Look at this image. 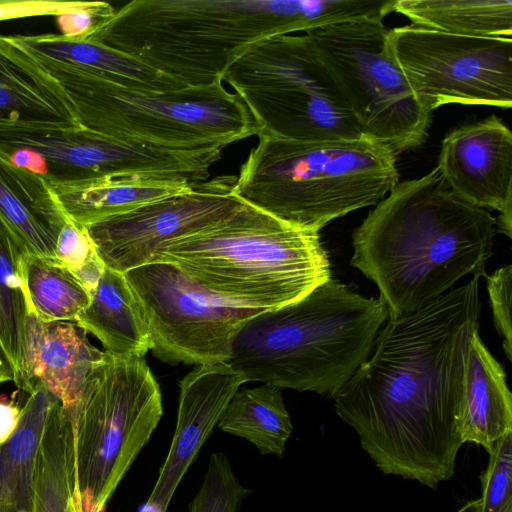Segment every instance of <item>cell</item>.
Returning <instances> with one entry per match:
<instances>
[{
  "instance_id": "6da1fadb",
  "label": "cell",
  "mask_w": 512,
  "mask_h": 512,
  "mask_svg": "<svg viewBox=\"0 0 512 512\" xmlns=\"http://www.w3.org/2000/svg\"><path fill=\"white\" fill-rule=\"evenodd\" d=\"M479 279L388 317L368 359L334 398L337 415L385 475L436 489L455 473L466 360L481 314Z\"/></svg>"
},
{
  "instance_id": "7a4b0ae2",
  "label": "cell",
  "mask_w": 512,
  "mask_h": 512,
  "mask_svg": "<svg viewBox=\"0 0 512 512\" xmlns=\"http://www.w3.org/2000/svg\"><path fill=\"white\" fill-rule=\"evenodd\" d=\"M381 13L377 0H134L85 39L201 87L265 39Z\"/></svg>"
},
{
  "instance_id": "3957f363",
  "label": "cell",
  "mask_w": 512,
  "mask_h": 512,
  "mask_svg": "<svg viewBox=\"0 0 512 512\" xmlns=\"http://www.w3.org/2000/svg\"><path fill=\"white\" fill-rule=\"evenodd\" d=\"M496 218L457 197L437 167L398 182L353 231L351 265L373 281L389 317L412 313L459 279L486 276Z\"/></svg>"
},
{
  "instance_id": "277c9868",
  "label": "cell",
  "mask_w": 512,
  "mask_h": 512,
  "mask_svg": "<svg viewBox=\"0 0 512 512\" xmlns=\"http://www.w3.org/2000/svg\"><path fill=\"white\" fill-rule=\"evenodd\" d=\"M385 303L330 278L301 299L250 318L226 361L246 380L334 399L368 359Z\"/></svg>"
},
{
  "instance_id": "5b68a950",
  "label": "cell",
  "mask_w": 512,
  "mask_h": 512,
  "mask_svg": "<svg viewBox=\"0 0 512 512\" xmlns=\"http://www.w3.org/2000/svg\"><path fill=\"white\" fill-rule=\"evenodd\" d=\"M396 160L367 137L300 142L261 136L240 167L235 192L285 223L319 232L385 198L399 182Z\"/></svg>"
},
{
  "instance_id": "8992f818",
  "label": "cell",
  "mask_w": 512,
  "mask_h": 512,
  "mask_svg": "<svg viewBox=\"0 0 512 512\" xmlns=\"http://www.w3.org/2000/svg\"><path fill=\"white\" fill-rule=\"evenodd\" d=\"M156 261L174 264L210 293L264 310L297 301L331 278L318 231L245 202L222 222L169 243Z\"/></svg>"
},
{
  "instance_id": "52a82bcc",
  "label": "cell",
  "mask_w": 512,
  "mask_h": 512,
  "mask_svg": "<svg viewBox=\"0 0 512 512\" xmlns=\"http://www.w3.org/2000/svg\"><path fill=\"white\" fill-rule=\"evenodd\" d=\"M33 56L64 89L80 126L86 129L174 149L226 147L257 135L248 109L222 81L166 91L129 88L81 68Z\"/></svg>"
},
{
  "instance_id": "ba28073f",
  "label": "cell",
  "mask_w": 512,
  "mask_h": 512,
  "mask_svg": "<svg viewBox=\"0 0 512 512\" xmlns=\"http://www.w3.org/2000/svg\"><path fill=\"white\" fill-rule=\"evenodd\" d=\"M223 81L248 109L258 137L300 142L364 137L306 33L255 44L224 72Z\"/></svg>"
},
{
  "instance_id": "9c48e42d",
  "label": "cell",
  "mask_w": 512,
  "mask_h": 512,
  "mask_svg": "<svg viewBox=\"0 0 512 512\" xmlns=\"http://www.w3.org/2000/svg\"><path fill=\"white\" fill-rule=\"evenodd\" d=\"M163 415L158 382L143 357L105 352L85 386L74 426L82 512H99Z\"/></svg>"
},
{
  "instance_id": "30bf717a",
  "label": "cell",
  "mask_w": 512,
  "mask_h": 512,
  "mask_svg": "<svg viewBox=\"0 0 512 512\" xmlns=\"http://www.w3.org/2000/svg\"><path fill=\"white\" fill-rule=\"evenodd\" d=\"M383 21L361 18L305 33L356 118L362 135L396 156L421 146L432 112L415 96L387 45Z\"/></svg>"
},
{
  "instance_id": "8fae6325",
  "label": "cell",
  "mask_w": 512,
  "mask_h": 512,
  "mask_svg": "<svg viewBox=\"0 0 512 512\" xmlns=\"http://www.w3.org/2000/svg\"><path fill=\"white\" fill-rule=\"evenodd\" d=\"M0 150L48 184L102 177L154 176L198 184L223 147L174 149L101 134L84 127H0Z\"/></svg>"
},
{
  "instance_id": "7c38bea8",
  "label": "cell",
  "mask_w": 512,
  "mask_h": 512,
  "mask_svg": "<svg viewBox=\"0 0 512 512\" xmlns=\"http://www.w3.org/2000/svg\"><path fill=\"white\" fill-rule=\"evenodd\" d=\"M159 360L204 365L226 362L243 325L265 311L219 297L174 264L156 261L126 272Z\"/></svg>"
},
{
  "instance_id": "4fadbf2b",
  "label": "cell",
  "mask_w": 512,
  "mask_h": 512,
  "mask_svg": "<svg viewBox=\"0 0 512 512\" xmlns=\"http://www.w3.org/2000/svg\"><path fill=\"white\" fill-rule=\"evenodd\" d=\"M387 45L431 112L446 104L512 106V38L456 35L410 24L389 29Z\"/></svg>"
},
{
  "instance_id": "5bb4252c",
  "label": "cell",
  "mask_w": 512,
  "mask_h": 512,
  "mask_svg": "<svg viewBox=\"0 0 512 512\" xmlns=\"http://www.w3.org/2000/svg\"><path fill=\"white\" fill-rule=\"evenodd\" d=\"M235 176H218L191 189L85 226L105 267L125 274L154 262L169 243L208 229L243 204Z\"/></svg>"
},
{
  "instance_id": "9a60e30c",
  "label": "cell",
  "mask_w": 512,
  "mask_h": 512,
  "mask_svg": "<svg viewBox=\"0 0 512 512\" xmlns=\"http://www.w3.org/2000/svg\"><path fill=\"white\" fill-rule=\"evenodd\" d=\"M245 382L226 362L198 365L182 378L169 451L148 500L138 512H167L183 476Z\"/></svg>"
},
{
  "instance_id": "2e32d148",
  "label": "cell",
  "mask_w": 512,
  "mask_h": 512,
  "mask_svg": "<svg viewBox=\"0 0 512 512\" xmlns=\"http://www.w3.org/2000/svg\"><path fill=\"white\" fill-rule=\"evenodd\" d=\"M436 167L461 200L488 211H512V132L497 116L447 133Z\"/></svg>"
},
{
  "instance_id": "e0dca14e",
  "label": "cell",
  "mask_w": 512,
  "mask_h": 512,
  "mask_svg": "<svg viewBox=\"0 0 512 512\" xmlns=\"http://www.w3.org/2000/svg\"><path fill=\"white\" fill-rule=\"evenodd\" d=\"M104 355L75 322H42L28 312L22 337L20 389L30 393L37 384L43 385L60 401L74 427L87 381Z\"/></svg>"
},
{
  "instance_id": "ac0fdd59",
  "label": "cell",
  "mask_w": 512,
  "mask_h": 512,
  "mask_svg": "<svg viewBox=\"0 0 512 512\" xmlns=\"http://www.w3.org/2000/svg\"><path fill=\"white\" fill-rule=\"evenodd\" d=\"M78 128L61 85L12 36L0 35V127Z\"/></svg>"
},
{
  "instance_id": "d6986e66",
  "label": "cell",
  "mask_w": 512,
  "mask_h": 512,
  "mask_svg": "<svg viewBox=\"0 0 512 512\" xmlns=\"http://www.w3.org/2000/svg\"><path fill=\"white\" fill-rule=\"evenodd\" d=\"M0 216L32 254L55 257L67 216L49 184L0 150Z\"/></svg>"
},
{
  "instance_id": "ffe728a7",
  "label": "cell",
  "mask_w": 512,
  "mask_h": 512,
  "mask_svg": "<svg viewBox=\"0 0 512 512\" xmlns=\"http://www.w3.org/2000/svg\"><path fill=\"white\" fill-rule=\"evenodd\" d=\"M510 432L512 395L506 373L476 330L466 360L462 440L483 447L489 454L495 443Z\"/></svg>"
},
{
  "instance_id": "44dd1931",
  "label": "cell",
  "mask_w": 512,
  "mask_h": 512,
  "mask_svg": "<svg viewBox=\"0 0 512 512\" xmlns=\"http://www.w3.org/2000/svg\"><path fill=\"white\" fill-rule=\"evenodd\" d=\"M194 185L187 181L154 176L102 177L49 184L66 216L83 226L187 191Z\"/></svg>"
},
{
  "instance_id": "7402d4cb",
  "label": "cell",
  "mask_w": 512,
  "mask_h": 512,
  "mask_svg": "<svg viewBox=\"0 0 512 512\" xmlns=\"http://www.w3.org/2000/svg\"><path fill=\"white\" fill-rule=\"evenodd\" d=\"M75 323L111 355L143 357L152 348L143 311L125 275L107 267Z\"/></svg>"
},
{
  "instance_id": "603a6c76",
  "label": "cell",
  "mask_w": 512,
  "mask_h": 512,
  "mask_svg": "<svg viewBox=\"0 0 512 512\" xmlns=\"http://www.w3.org/2000/svg\"><path fill=\"white\" fill-rule=\"evenodd\" d=\"M13 38L35 56L81 68L129 88L166 91L186 87L182 82L95 41L62 34L15 35Z\"/></svg>"
},
{
  "instance_id": "cb8c5ba5",
  "label": "cell",
  "mask_w": 512,
  "mask_h": 512,
  "mask_svg": "<svg viewBox=\"0 0 512 512\" xmlns=\"http://www.w3.org/2000/svg\"><path fill=\"white\" fill-rule=\"evenodd\" d=\"M59 400L37 384L21 408L13 434L0 444V512H33L39 446Z\"/></svg>"
},
{
  "instance_id": "d4e9b609",
  "label": "cell",
  "mask_w": 512,
  "mask_h": 512,
  "mask_svg": "<svg viewBox=\"0 0 512 512\" xmlns=\"http://www.w3.org/2000/svg\"><path fill=\"white\" fill-rule=\"evenodd\" d=\"M33 512H82L76 490L74 427L57 402L39 446Z\"/></svg>"
},
{
  "instance_id": "484cf974",
  "label": "cell",
  "mask_w": 512,
  "mask_h": 512,
  "mask_svg": "<svg viewBox=\"0 0 512 512\" xmlns=\"http://www.w3.org/2000/svg\"><path fill=\"white\" fill-rule=\"evenodd\" d=\"M393 11L439 32L512 38V0H395Z\"/></svg>"
},
{
  "instance_id": "4316f807",
  "label": "cell",
  "mask_w": 512,
  "mask_h": 512,
  "mask_svg": "<svg viewBox=\"0 0 512 512\" xmlns=\"http://www.w3.org/2000/svg\"><path fill=\"white\" fill-rule=\"evenodd\" d=\"M217 427L252 443L262 455L278 457L293 431L280 389L266 384L239 389Z\"/></svg>"
},
{
  "instance_id": "83f0119b",
  "label": "cell",
  "mask_w": 512,
  "mask_h": 512,
  "mask_svg": "<svg viewBox=\"0 0 512 512\" xmlns=\"http://www.w3.org/2000/svg\"><path fill=\"white\" fill-rule=\"evenodd\" d=\"M30 252L0 216V346L21 386V349L25 319L31 312L25 283Z\"/></svg>"
},
{
  "instance_id": "f1b7e54d",
  "label": "cell",
  "mask_w": 512,
  "mask_h": 512,
  "mask_svg": "<svg viewBox=\"0 0 512 512\" xmlns=\"http://www.w3.org/2000/svg\"><path fill=\"white\" fill-rule=\"evenodd\" d=\"M25 283L31 312L42 322H75L90 302L84 286L56 257L29 253Z\"/></svg>"
},
{
  "instance_id": "f546056e",
  "label": "cell",
  "mask_w": 512,
  "mask_h": 512,
  "mask_svg": "<svg viewBox=\"0 0 512 512\" xmlns=\"http://www.w3.org/2000/svg\"><path fill=\"white\" fill-rule=\"evenodd\" d=\"M252 490L243 486L235 476L228 457L214 452L199 490L187 512H239Z\"/></svg>"
},
{
  "instance_id": "4dcf8cb0",
  "label": "cell",
  "mask_w": 512,
  "mask_h": 512,
  "mask_svg": "<svg viewBox=\"0 0 512 512\" xmlns=\"http://www.w3.org/2000/svg\"><path fill=\"white\" fill-rule=\"evenodd\" d=\"M55 257L68 267L89 294L105 269L85 226L68 217L56 241Z\"/></svg>"
},
{
  "instance_id": "1f68e13d",
  "label": "cell",
  "mask_w": 512,
  "mask_h": 512,
  "mask_svg": "<svg viewBox=\"0 0 512 512\" xmlns=\"http://www.w3.org/2000/svg\"><path fill=\"white\" fill-rule=\"evenodd\" d=\"M480 480V512H512V432L495 443Z\"/></svg>"
},
{
  "instance_id": "d6a6232c",
  "label": "cell",
  "mask_w": 512,
  "mask_h": 512,
  "mask_svg": "<svg viewBox=\"0 0 512 512\" xmlns=\"http://www.w3.org/2000/svg\"><path fill=\"white\" fill-rule=\"evenodd\" d=\"M487 291L493 316V324L502 338L503 349L512 361L511 294L512 265L507 264L486 275Z\"/></svg>"
},
{
  "instance_id": "836d02e7",
  "label": "cell",
  "mask_w": 512,
  "mask_h": 512,
  "mask_svg": "<svg viewBox=\"0 0 512 512\" xmlns=\"http://www.w3.org/2000/svg\"><path fill=\"white\" fill-rule=\"evenodd\" d=\"M89 1L0 0V21L36 17L59 16L82 9Z\"/></svg>"
},
{
  "instance_id": "e575fe53",
  "label": "cell",
  "mask_w": 512,
  "mask_h": 512,
  "mask_svg": "<svg viewBox=\"0 0 512 512\" xmlns=\"http://www.w3.org/2000/svg\"><path fill=\"white\" fill-rule=\"evenodd\" d=\"M21 409L14 401L0 400V444L15 431Z\"/></svg>"
},
{
  "instance_id": "d590c367",
  "label": "cell",
  "mask_w": 512,
  "mask_h": 512,
  "mask_svg": "<svg viewBox=\"0 0 512 512\" xmlns=\"http://www.w3.org/2000/svg\"><path fill=\"white\" fill-rule=\"evenodd\" d=\"M10 380H13V369L0 346V384Z\"/></svg>"
},
{
  "instance_id": "8d00e7d4",
  "label": "cell",
  "mask_w": 512,
  "mask_h": 512,
  "mask_svg": "<svg viewBox=\"0 0 512 512\" xmlns=\"http://www.w3.org/2000/svg\"><path fill=\"white\" fill-rule=\"evenodd\" d=\"M457 512H480V498L467 502Z\"/></svg>"
},
{
  "instance_id": "74e56055",
  "label": "cell",
  "mask_w": 512,
  "mask_h": 512,
  "mask_svg": "<svg viewBox=\"0 0 512 512\" xmlns=\"http://www.w3.org/2000/svg\"><path fill=\"white\" fill-rule=\"evenodd\" d=\"M99 512H106V508L101 509Z\"/></svg>"
}]
</instances>
